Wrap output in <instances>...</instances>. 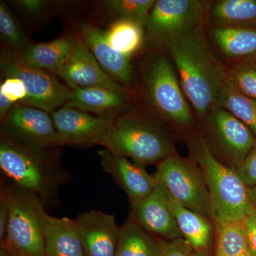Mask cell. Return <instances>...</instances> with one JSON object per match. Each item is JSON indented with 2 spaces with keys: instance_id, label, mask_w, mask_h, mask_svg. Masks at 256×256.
Wrapping results in <instances>:
<instances>
[{
  "instance_id": "22",
  "label": "cell",
  "mask_w": 256,
  "mask_h": 256,
  "mask_svg": "<svg viewBox=\"0 0 256 256\" xmlns=\"http://www.w3.org/2000/svg\"><path fill=\"white\" fill-rule=\"evenodd\" d=\"M212 28H256V0H218L210 3Z\"/></svg>"
},
{
  "instance_id": "5",
  "label": "cell",
  "mask_w": 256,
  "mask_h": 256,
  "mask_svg": "<svg viewBox=\"0 0 256 256\" xmlns=\"http://www.w3.org/2000/svg\"><path fill=\"white\" fill-rule=\"evenodd\" d=\"M192 150L206 182L214 225L244 220L254 206L236 170L220 162L204 138H195Z\"/></svg>"
},
{
  "instance_id": "19",
  "label": "cell",
  "mask_w": 256,
  "mask_h": 256,
  "mask_svg": "<svg viewBox=\"0 0 256 256\" xmlns=\"http://www.w3.org/2000/svg\"><path fill=\"white\" fill-rule=\"evenodd\" d=\"M44 240L46 256H85L76 220L47 214Z\"/></svg>"
},
{
  "instance_id": "1",
  "label": "cell",
  "mask_w": 256,
  "mask_h": 256,
  "mask_svg": "<svg viewBox=\"0 0 256 256\" xmlns=\"http://www.w3.org/2000/svg\"><path fill=\"white\" fill-rule=\"evenodd\" d=\"M164 47L188 102L204 121L216 106L218 96L229 80V68L210 50L202 25Z\"/></svg>"
},
{
  "instance_id": "17",
  "label": "cell",
  "mask_w": 256,
  "mask_h": 256,
  "mask_svg": "<svg viewBox=\"0 0 256 256\" xmlns=\"http://www.w3.org/2000/svg\"><path fill=\"white\" fill-rule=\"evenodd\" d=\"M98 154L102 170L126 192L131 204L140 201L154 191L158 184L156 178L143 166L106 149L100 150Z\"/></svg>"
},
{
  "instance_id": "33",
  "label": "cell",
  "mask_w": 256,
  "mask_h": 256,
  "mask_svg": "<svg viewBox=\"0 0 256 256\" xmlns=\"http://www.w3.org/2000/svg\"><path fill=\"white\" fill-rule=\"evenodd\" d=\"M0 94L6 96L14 104L21 105H22L28 96L26 88L23 82L14 77L3 78V82L2 80L0 85Z\"/></svg>"
},
{
  "instance_id": "2",
  "label": "cell",
  "mask_w": 256,
  "mask_h": 256,
  "mask_svg": "<svg viewBox=\"0 0 256 256\" xmlns=\"http://www.w3.org/2000/svg\"><path fill=\"white\" fill-rule=\"evenodd\" d=\"M102 146L140 166L160 163L174 153L165 124L149 111L130 108L114 120Z\"/></svg>"
},
{
  "instance_id": "35",
  "label": "cell",
  "mask_w": 256,
  "mask_h": 256,
  "mask_svg": "<svg viewBox=\"0 0 256 256\" xmlns=\"http://www.w3.org/2000/svg\"><path fill=\"white\" fill-rule=\"evenodd\" d=\"M236 171L248 188L256 185V143Z\"/></svg>"
},
{
  "instance_id": "31",
  "label": "cell",
  "mask_w": 256,
  "mask_h": 256,
  "mask_svg": "<svg viewBox=\"0 0 256 256\" xmlns=\"http://www.w3.org/2000/svg\"><path fill=\"white\" fill-rule=\"evenodd\" d=\"M229 80L239 92L256 100V57L237 62L229 69Z\"/></svg>"
},
{
  "instance_id": "3",
  "label": "cell",
  "mask_w": 256,
  "mask_h": 256,
  "mask_svg": "<svg viewBox=\"0 0 256 256\" xmlns=\"http://www.w3.org/2000/svg\"><path fill=\"white\" fill-rule=\"evenodd\" d=\"M60 148L32 150L0 136V168L12 182L34 194L44 206H52L60 186L70 180L60 164Z\"/></svg>"
},
{
  "instance_id": "13",
  "label": "cell",
  "mask_w": 256,
  "mask_h": 256,
  "mask_svg": "<svg viewBox=\"0 0 256 256\" xmlns=\"http://www.w3.org/2000/svg\"><path fill=\"white\" fill-rule=\"evenodd\" d=\"M56 75L72 90L92 87L127 89L104 72L79 34L73 50Z\"/></svg>"
},
{
  "instance_id": "37",
  "label": "cell",
  "mask_w": 256,
  "mask_h": 256,
  "mask_svg": "<svg viewBox=\"0 0 256 256\" xmlns=\"http://www.w3.org/2000/svg\"><path fill=\"white\" fill-rule=\"evenodd\" d=\"M248 193L252 206L256 210V185L252 188H248Z\"/></svg>"
},
{
  "instance_id": "36",
  "label": "cell",
  "mask_w": 256,
  "mask_h": 256,
  "mask_svg": "<svg viewBox=\"0 0 256 256\" xmlns=\"http://www.w3.org/2000/svg\"><path fill=\"white\" fill-rule=\"evenodd\" d=\"M248 244L250 249V255L256 256V210L252 208V212L244 220Z\"/></svg>"
},
{
  "instance_id": "4",
  "label": "cell",
  "mask_w": 256,
  "mask_h": 256,
  "mask_svg": "<svg viewBox=\"0 0 256 256\" xmlns=\"http://www.w3.org/2000/svg\"><path fill=\"white\" fill-rule=\"evenodd\" d=\"M141 88L148 110L164 124L186 129L194 124L193 111L168 54L154 50L140 65Z\"/></svg>"
},
{
  "instance_id": "20",
  "label": "cell",
  "mask_w": 256,
  "mask_h": 256,
  "mask_svg": "<svg viewBox=\"0 0 256 256\" xmlns=\"http://www.w3.org/2000/svg\"><path fill=\"white\" fill-rule=\"evenodd\" d=\"M78 36L77 32H72L52 41L32 43L22 58L32 66L56 74L68 58Z\"/></svg>"
},
{
  "instance_id": "16",
  "label": "cell",
  "mask_w": 256,
  "mask_h": 256,
  "mask_svg": "<svg viewBox=\"0 0 256 256\" xmlns=\"http://www.w3.org/2000/svg\"><path fill=\"white\" fill-rule=\"evenodd\" d=\"M76 220L85 256H116L120 227L114 215L90 210Z\"/></svg>"
},
{
  "instance_id": "7",
  "label": "cell",
  "mask_w": 256,
  "mask_h": 256,
  "mask_svg": "<svg viewBox=\"0 0 256 256\" xmlns=\"http://www.w3.org/2000/svg\"><path fill=\"white\" fill-rule=\"evenodd\" d=\"M0 72L2 78L14 77L23 82L28 96L22 105L47 112L64 106L72 92L55 74L28 65L21 55L4 46L0 50Z\"/></svg>"
},
{
  "instance_id": "32",
  "label": "cell",
  "mask_w": 256,
  "mask_h": 256,
  "mask_svg": "<svg viewBox=\"0 0 256 256\" xmlns=\"http://www.w3.org/2000/svg\"><path fill=\"white\" fill-rule=\"evenodd\" d=\"M159 242L162 256H206L195 250L182 236L172 240L159 239Z\"/></svg>"
},
{
  "instance_id": "27",
  "label": "cell",
  "mask_w": 256,
  "mask_h": 256,
  "mask_svg": "<svg viewBox=\"0 0 256 256\" xmlns=\"http://www.w3.org/2000/svg\"><path fill=\"white\" fill-rule=\"evenodd\" d=\"M216 106L234 114L256 136V100L239 92L230 80L222 88Z\"/></svg>"
},
{
  "instance_id": "28",
  "label": "cell",
  "mask_w": 256,
  "mask_h": 256,
  "mask_svg": "<svg viewBox=\"0 0 256 256\" xmlns=\"http://www.w3.org/2000/svg\"><path fill=\"white\" fill-rule=\"evenodd\" d=\"M215 256H252L244 220L214 225Z\"/></svg>"
},
{
  "instance_id": "14",
  "label": "cell",
  "mask_w": 256,
  "mask_h": 256,
  "mask_svg": "<svg viewBox=\"0 0 256 256\" xmlns=\"http://www.w3.org/2000/svg\"><path fill=\"white\" fill-rule=\"evenodd\" d=\"M131 205V216L152 235L166 240L182 236L162 185L158 183L149 196Z\"/></svg>"
},
{
  "instance_id": "12",
  "label": "cell",
  "mask_w": 256,
  "mask_h": 256,
  "mask_svg": "<svg viewBox=\"0 0 256 256\" xmlns=\"http://www.w3.org/2000/svg\"><path fill=\"white\" fill-rule=\"evenodd\" d=\"M50 116L62 144L70 146H102L114 120L63 106Z\"/></svg>"
},
{
  "instance_id": "15",
  "label": "cell",
  "mask_w": 256,
  "mask_h": 256,
  "mask_svg": "<svg viewBox=\"0 0 256 256\" xmlns=\"http://www.w3.org/2000/svg\"><path fill=\"white\" fill-rule=\"evenodd\" d=\"M77 33L108 75L130 92L132 66L130 57L114 50L106 40L104 31L90 21H79Z\"/></svg>"
},
{
  "instance_id": "38",
  "label": "cell",
  "mask_w": 256,
  "mask_h": 256,
  "mask_svg": "<svg viewBox=\"0 0 256 256\" xmlns=\"http://www.w3.org/2000/svg\"><path fill=\"white\" fill-rule=\"evenodd\" d=\"M0 256H14L12 254H11L9 252V250H8V249L6 248L4 246H2L1 247H0Z\"/></svg>"
},
{
  "instance_id": "9",
  "label": "cell",
  "mask_w": 256,
  "mask_h": 256,
  "mask_svg": "<svg viewBox=\"0 0 256 256\" xmlns=\"http://www.w3.org/2000/svg\"><path fill=\"white\" fill-rule=\"evenodd\" d=\"M154 178L180 204L212 218L206 182L194 163L174 153L158 163Z\"/></svg>"
},
{
  "instance_id": "34",
  "label": "cell",
  "mask_w": 256,
  "mask_h": 256,
  "mask_svg": "<svg viewBox=\"0 0 256 256\" xmlns=\"http://www.w3.org/2000/svg\"><path fill=\"white\" fill-rule=\"evenodd\" d=\"M10 193L9 182L2 180L0 186V240H4L9 220Z\"/></svg>"
},
{
  "instance_id": "21",
  "label": "cell",
  "mask_w": 256,
  "mask_h": 256,
  "mask_svg": "<svg viewBox=\"0 0 256 256\" xmlns=\"http://www.w3.org/2000/svg\"><path fill=\"white\" fill-rule=\"evenodd\" d=\"M168 198L182 237L195 250L205 254L213 236L210 218L182 206L169 194Z\"/></svg>"
},
{
  "instance_id": "6",
  "label": "cell",
  "mask_w": 256,
  "mask_h": 256,
  "mask_svg": "<svg viewBox=\"0 0 256 256\" xmlns=\"http://www.w3.org/2000/svg\"><path fill=\"white\" fill-rule=\"evenodd\" d=\"M10 212L4 246L14 256H46L44 240L46 210L34 194L9 182Z\"/></svg>"
},
{
  "instance_id": "24",
  "label": "cell",
  "mask_w": 256,
  "mask_h": 256,
  "mask_svg": "<svg viewBox=\"0 0 256 256\" xmlns=\"http://www.w3.org/2000/svg\"><path fill=\"white\" fill-rule=\"evenodd\" d=\"M116 256H162L159 239L130 216L120 227Z\"/></svg>"
},
{
  "instance_id": "29",
  "label": "cell",
  "mask_w": 256,
  "mask_h": 256,
  "mask_svg": "<svg viewBox=\"0 0 256 256\" xmlns=\"http://www.w3.org/2000/svg\"><path fill=\"white\" fill-rule=\"evenodd\" d=\"M0 36L2 46L11 48L21 56L32 44L18 18L2 1H0Z\"/></svg>"
},
{
  "instance_id": "18",
  "label": "cell",
  "mask_w": 256,
  "mask_h": 256,
  "mask_svg": "<svg viewBox=\"0 0 256 256\" xmlns=\"http://www.w3.org/2000/svg\"><path fill=\"white\" fill-rule=\"evenodd\" d=\"M130 94L127 89L116 90L104 87L73 89L63 107L114 119L131 108Z\"/></svg>"
},
{
  "instance_id": "11",
  "label": "cell",
  "mask_w": 256,
  "mask_h": 256,
  "mask_svg": "<svg viewBox=\"0 0 256 256\" xmlns=\"http://www.w3.org/2000/svg\"><path fill=\"white\" fill-rule=\"evenodd\" d=\"M203 122L210 149L215 148L238 169L256 144L255 134L234 114L218 106L210 110Z\"/></svg>"
},
{
  "instance_id": "10",
  "label": "cell",
  "mask_w": 256,
  "mask_h": 256,
  "mask_svg": "<svg viewBox=\"0 0 256 256\" xmlns=\"http://www.w3.org/2000/svg\"><path fill=\"white\" fill-rule=\"evenodd\" d=\"M1 136L32 150H52L64 146L48 112L21 104H16L1 122Z\"/></svg>"
},
{
  "instance_id": "23",
  "label": "cell",
  "mask_w": 256,
  "mask_h": 256,
  "mask_svg": "<svg viewBox=\"0 0 256 256\" xmlns=\"http://www.w3.org/2000/svg\"><path fill=\"white\" fill-rule=\"evenodd\" d=\"M210 33L226 57L238 62L256 57V28H210Z\"/></svg>"
},
{
  "instance_id": "25",
  "label": "cell",
  "mask_w": 256,
  "mask_h": 256,
  "mask_svg": "<svg viewBox=\"0 0 256 256\" xmlns=\"http://www.w3.org/2000/svg\"><path fill=\"white\" fill-rule=\"evenodd\" d=\"M154 0H106L98 2L92 10L96 20L108 23L120 20H130L146 24Z\"/></svg>"
},
{
  "instance_id": "26",
  "label": "cell",
  "mask_w": 256,
  "mask_h": 256,
  "mask_svg": "<svg viewBox=\"0 0 256 256\" xmlns=\"http://www.w3.org/2000/svg\"><path fill=\"white\" fill-rule=\"evenodd\" d=\"M104 34L114 50L130 58L142 48L146 37L144 25L130 20L111 23Z\"/></svg>"
},
{
  "instance_id": "30",
  "label": "cell",
  "mask_w": 256,
  "mask_h": 256,
  "mask_svg": "<svg viewBox=\"0 0 256 256\" xmlns=\"http://www.w3.org/2000/svg\"><path fill=\"white\" fill-rule=\"evenodd\" d=\"M9 2L31 28L48 20L56 10L55 2L46 0H15Z\"/></svg>"
},
{
  "instance_id": "8",
  "label": "cell",
  "mask_w": 256,
  "mask_h": 256,
  "mask_svg": "<svg viewBox=\"0 0 256 256\" xmlns=\"http://www.w3.org/2000/svg\"><path fill=\"white\" fill-rule=\"evenodd\" d=\"M210 3L202 0H158L144 24L146 40L152 46L168 42L202 25Z\"/></svg>"
}]
</instances>
